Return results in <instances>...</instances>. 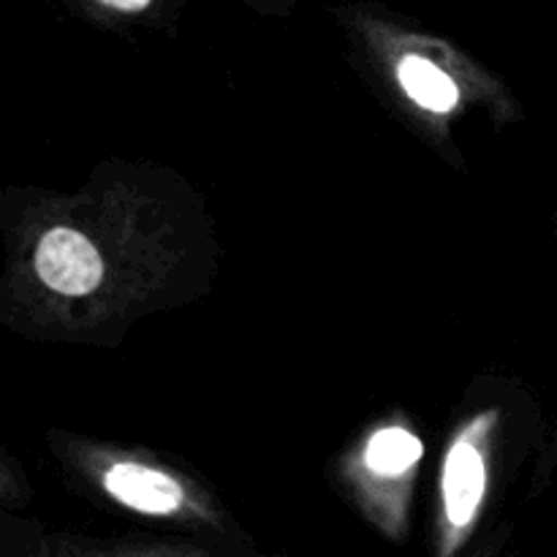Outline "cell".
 Returning a JSON list of instances; mask_svg holds the SVG:
<instances>
[{"label": "cell", "instance_id": "3957f363", "mask_svg": "<svg viewBox=\"0 0 557 557\" xmlns=\"http://www.w3.org/2000/svg\"><path fill=\"white\" fill-rule=\"evenodd\" d=\"M484 495V460L476 446L460 441L444 462V506L451 525L462 528L473 520Z\"/></svg>", "mask_w": 557, "mask_h": 557}, {"label": "cell", "instance_id": "7a4b0ae2", "mask_svg": "<svg viewBox=\"0 0 557 557\" xmlns=\"http://www.w3.org/2000/svg\"><path fill=\"white\" fill-rule=\"evenodd\" d=\"M103 487L120 504L145 515H172L183 506V487L156 468L117 462L103 476Z\"/></svg>", "mask_w": 557, "mask_h": 557}, {"label": "cell", "instance_id": "5b68a950", "mask_svg": "<svg viewBox=\"0 0 557 557\" xmlns=\"http://www.w3.org/2000/svg\"><path fill=\"white\" fill-rule=\"evenodd\" d=\"M422 457V441L403 428H384L370 438L364 460L379 476H400Z\"/></svg>", "mask_w": 557, "mask_h": 557}, {"label": "cell", "instance_id": "277c9868", "mask_svg": "<svg viewBox=\"0 0 557 557\" xmlns=\"http://www.w3.org/2000/svg\"><path fill=\"white\" fill-rule=\"evenodd\" d=\"M397 76L408 96L430 112H451L460 101L455 79L422 54H406L397 65Z\"/></svg>", "mask_w": 557, "mask_h": 557}, {"label": "cell", "instance_id": "6da1fadb", "mask_svg": "<svg viewBox=\"0 0 557 557\" xmlns=\"http://www.w3.org/2000/svg\"><path fill=\"white\" fill-rule=\"evenodd\" d=\"M38 277L52 292L85 297L101 283L103 261L96 245L74 228H49L36 250Z\"/></svg>", "mask_w": 557, "mask_h": 557}, {"label": "cell", "instance_id": "8992f818", "mask_svg": "<svg viewBox=\"0 0 557 557\" xmlns=\"http://www.w3.org/2000/svg\"><path fill=\"white\" fill-rule=\"evenodd\" d=\"M92 3L103 5V9L114 11V14H145V11H150L152 5H156V0H92Z\"/></svg>", "mask_w": 557, "mask_h": 557}]
</instances>
